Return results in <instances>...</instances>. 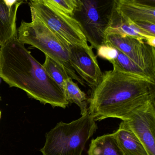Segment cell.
Wrapping results in <instances>:
<instances>
[{"instance_id":"cell-1","label":"cell","mask_w":155,"mask_h":155,"mask_svg":"<svg viewBox=\"0 0 155 155\" xmlns=\"http://www.w3.org/2000/svg\"><path fill=\"white\" fill-rule=\"evenodd\" d=\"M0 77L31 98L53 107L69 105L62 88L50 77L17 35L0 46Z\"/></svg>"},{"instance_id":"cell-12","label":"cell","mask_w":155,"mask_h":155,"mask_svg":"<svg viewBox=\"0 0 155 155\" xmlns=\"http://www.w3.org/2000/svg\"><path fill=\"white\" fill-rule=\"evenodd\" d=\"M113 134L124 155H149L143 143L124 121Z\"/></svg>"},{"instance_id":"cell-2","label":"cell","mask_w":155,"mask_h":155,"mask_svg":"<svg viewBox=\"0 0 155 155\" xmlns=\"http://www.w3.org/2000/svg\"><path fill=\"white\" fill-rule=\"evenodd\" d=\"M155 98V82L113 68L103 73L88 98L89 114L95 121L125 120L136 108Z\"/></svg>"},{"instance_id":"cell-16","label":"cell","mask_w":155,"mask_h":155,"mask_svg":"<svg viewBox=\"0 0 155 155\" xmlns=\"http://www.w3.org/2000/svg\"><path fill=\"white\" fill-rule=\"evenodd\" d=\"M42 65L50 77L62 88L65 80L70 77L63 67L47 55Z\"/></svg>"},{"instance_id":"cell-9","label":"cell","mask_w":155,"mask_h":155,"mask_svg":"<svg viewBox=\"0 0 155 155\" xmlns=\"http://www.w3.org/2000/svg\"><path fill=\"white\" fill-rule=\"evenodd\" d=\"M93 49L92 46L69 44V58L73 68L92 88L97 84L103 74Z\"/></svg>"},{"instance_id":"cell-19","label":"cell","mask_w":155,"mask_h":155,"mask_svg":"<svg viewBox=\"0 0 155 155\" xmlns=\"http://www.w3.org/2000/svg\"><path fill=\"white\" fill-rule=\"evenodd\" d=\"M132 1L142 5L155 8V0H132Z\"/></svg>"},{"instance_id":"cell-20","label":"cell","mask_w":155,"mask_h":155,"mask_svg":"<svg viewBox=\"0 0 155 155\" xmlns=\"http://www.w3.org/2000/svg\"><path fill=\"white\" fill-rule=\"evenodd\" d=\"M22 1H23L24 2H27L28 0H22Z\"/></svg>"},{"instance_id":"cell-18","label":"cell","mask_w":155,"mask_h":155,"mask_svg":"<svg viewBox=\"0 0 155 155\" xmlns=\"http://www.w3.org/2000/svg\"><path fill=\"white\" fill-rule=\"evenodd\" d=\"M134 23L143 31L152 36H155V24L147 21L135 22Z\"/></svg>"},{"instance_id":"cell-23","label":"cell","mask_w":155,"mask_h":155,"mask_svg":"<svg viewBox=\"0 0 155 155\" xmlns=\"http://www.w3.org/2000/svg\"><path fill=\"white\" fill-rule=\"evenodd\" d=\"M0 100H1V97H0Z\"/></svg>"},{"instance_id":"cell-21","label":"cell","mask_w":155,"mask_h":155,"mask_svg":"<svg viewBox=\"0 0 155 155\" xmlns=\"http://www.w3.org/2000/svg\"><path fill=\"white\" fill-rule=\"evenodd\" d=\"M1 111H0V119H1Z\"/></svg>"},{"instance_id":"cell-5","label":"cell","mask_w":155,"mask_h":155,"mask_svg":"<svg viewBox=\"0 0 155 155\" xmlns=\"http://www.w3.org/2000/svg\"><path fill=\"white\" fill-rule=\"evenodd\" d=\"M73 17L79 21L87 41L97 50L106 45V31L116 11L117 0H81Z\"/></svg>"},{"instance_id":"cell-22","label":"cell","mask_w":155,"mask_h":155,"mask_svg":"<svg viewBox=\"0 0 155 155\" xmlns=\"http://www.w3.org/2000/svg\"><path fill=\"white\" fill-rule=\"evenodd\" d=\"M30 1H36V0H30Z\"/></svg>"},{"instance_id":"cell-17","label":"cell","mask_w":155,"mask_h":155,"mask_svg":"<svg viewBox=\"0 0 155 155\" xmlns=\"http://www.w3.org/2000/svg\"><path fill=\"white\" fill-rule=\"evenodd\" d=\"M64 13L73 17L80 11L82 6L81 0H44Z\"/></svg>"},{"instance_id":"cell-6","label":"cell","mask_w":155,"mask_h":155,"mask_svg":"<svg viewBox=\"0 0 155 155\" xmlns=\"http://www.w3.org/2000/svg\"><path fill=\"white\" fill-rule=\"evenodd\" d=\"M30 10L68 44L89 46L80 23L74 17L61 12L44 0L30 1Z\"/></svg>"},{"instance_id":"cell-14","label":"cell","mask_w":155,"mask_h":155,"mask_svg":"<svg viewBox=\"0 0 155 155\" xmlns=\"http://www.w3.org/2000/svg\"><path fill=\"white\" fill-rule=\"evenodd\" d=\"M62 88L66 100L69 103L77 105L80 108L82 115L88 112V98L86 94L81 90L71 77L65 80Z\"/></svg>"},{"instance_id":"cell-15","label":"cell","mask_w":155,"mask_h":155,"mask_svg":"<svg viewBox=\"0 0 155 155\" xmlns=\"http://www.w3.org/2000/svg\"><path fill=\"white\" fill-rule=\"evenodd\" d=\"M116 54L115 56L109 61L113 64V68L121 71L138 75L153 81L144 71L137 66L125 54L116 48Z\"/></svg>"},{"instance_id":"cell-4","label":"cell","mask_w":155,"mask_h":155,"mask_svg":"<svg viewBox=\"0 0 155 155\" xmlns=\"http://www.w3.org/2000/svg\"><path fill=\"white\" fill-rule=\"evenodd\" d=\"M98 127L87 112L70 123L60 122L46 134L43 155H82L87 141Z\"/></svg>"},{"instance_id":"cell-3","label":"cell","mask_w":155,"mask_h":155,"mask_svg":"<svg viewBox=\"0 0 155 155\" xmlns=\"http://www.w3.org/2000/svg\"><path fill=\"white\" fill-rule=\"evenodd\" d=\"M17 32L20 41L42 51L45 55L61 64L69 77L85 86V82L76 74L71 64L69 44L51 31L33 13H31V22H21Z\"/></svg>"},{"instance_id":"cell-8","label":"cell","mask_w":155,"mask_h":155,"mask_svg":"<svg viewBox=\"0 0 155 155\" xmlns=\"http://www.w3.org/2000/svg\"><path fill=\"white\" fill-rule=\"evenodd\" d=\"M124 122L140 139L149 155H155V98L133 110Z\"/></svg>"},{"instance_id":"cell-13","label":"cell","mask_w":155,"mask_h":155,"mask_svg":"<svg viewBox=\"0 0 155 155\" xmlns=\"http://www.w3.org/2000/svg\"><path fill=\"white\" fill-rule=\"evenodd\" d=\"M88 155H124L113 133L92 139Z\"/></svg>"},{"instance_id":"cell-10","label":"cell","mask_w":155,"mask_h":155,"mask_svg":"<svg viewBox=\"0 0 155 155\" xmlns=\"http://www.w3.org/2000/svg\"><path fill=\"white\" fill-rule=\"evenodd\" d=\"M116 10L124 18L134 22L155 24V8L142 5L132 0H117Z\"/></svg>"},{"instance_id":"cell-7","label":"cell","mask_w":155,"mask_h":155,"mask_svg":"<svg viewBox=\"0 0 155 155\" xmlns=\"http://www.w3.org/2000/svg\"><path fill=\"white\" fill-rule=\"evenodd\" d=\"M106 45L116 48L125 54L155 82V47L143 40L115 34L106 35Z\"/></svg>"},{"instance_id":"cell-11","label":"cell","mask_w":155,"mask_h":155,"mask_svg":"<svg viewBox=\"0 0 155 155\" xmlns=\"http://www.w3.org/2000/svg\"><path fill=\"white\" fill-rule=\"evenodd\" d=\"M23 2L21 1L11 6L4 0H0V46L17 35V13Z\"/></svg>"}]
</instances>
